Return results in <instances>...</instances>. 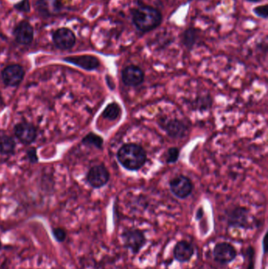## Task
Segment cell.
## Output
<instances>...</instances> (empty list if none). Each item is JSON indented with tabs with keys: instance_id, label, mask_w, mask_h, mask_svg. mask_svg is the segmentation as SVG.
<instances>
[{
	"instance_id": "obj_4",
	"label": "cell",
	"mask_w": 268,
	"mask_h": 269,
	"mask_svg": "<svg viewBox=\"0 0 268 269\" xmlns=\"http://www.w3.org/2000/svg\"><path fill=\"white\" fill-rule=\"evenodd\" d=\"M192 182L188 177L185 176H178L172 179L170 182V190L176 197L184 199L191 196L193 191Z\"/></svg>"
},
{
	"instance_id": "obj_18",
	"label": "cell",
	"mask_w": 268,
	"mask_h": 269,
	"mask_svg": "<svg viewBox=\"0 0 268 269\" xmlns=\"http://www.w3.org/2000/svg\"><path fill=\"white\" fill-rule=\"evenodd\" d=\"M121 113H122L121 107H120L118 103H112L106 107L102 116L104 117L105 119L108 120V121H115L121 115Z\"/></svg>"
},
{
	"instance_id": "obj_3",
	"label": "cell",
	"mask_w": 268,
	"mask_h": 269,
	"mask_svg": "<svg viewBox=\"0 0 268 269\" xmlns=\"http://www.w3.org/2000/svg\"><path fill=\"white\" fill-rule=\"evenodd\" d=\"M124 247L131 251L134 254L140 253L142 248L146 243V238L143 232L139 229L126 231L123 233L122 235Z\"/></svg>"
},
{
	"instance_id": "obj_14",
	"label": "cell",
	"mask_w": 268,
	"mask_h": 269,
	"mask_svg": "<svg viewBox=\"0 0 268 269\" xmlns=\"http://www.w3.org/2000/svg\"><path fill=\"white\" fill-rule=\"evenodd\" d=\"M15 133L17 138L24 144H31L36 138V129L35 127L28 123L17 125L15 127Z\"/></svg>"
},
{
	"instance_id": "obj_15",
	"label": "cell",
	"mask_w": 268,
	"mask_h": 269,
	"mask_svg": "<svg viewBox=\"0 0 268 269\" xmlns=\"http://www.w3.org/2000/svg\"><path fill=\"white\" fill-rule=\"evenodd\" d=\"M36 7L42 16H55L62 10V4L59 0H37Z\"/></svg>"
},
{
	"instance_id": "obj_5",
	"label": "cell",
	"mask_w": 268,
	"mask_h": 269,
	"mask_svg": "<svg viewBox=\"0 0 268 269\" xmlns=\"http://www.w3.org/2000/svg\"><path fill=\"white\" fill-rule=\"evenodd\" d=\"M215 261L221 265L231 263L237 257V251L233 245L229 243H219L213 250Z\"/></svg>"
},
{
	"instance_id": "obj_21",
	"label": "cell",
	"mask_w": 268,
	"mask_h": 269,
	"mask_svg": "<svg viewBox=\"0 0 268 269\" xmlns=\"http://www.w3.org/2000/svg\"><path fill=\"white\" fill-rule=\"evenodd\" d=\"M244 257H245L244 264H247L246 269H255V251H254L253 247H248L245 252Z\"/></svg>"
},
{
	"instance_id": "obj_27",
	"label": "cell",
	"mask_w": 268,
	"mask_h": 269,
	"mask_svg": "<svg viewBox=\"0 0 268 269\" xmlns=\"http://www.w3.org/2000/svg\"><path fill=\"white\" fill-rule=\"evenodd\" d=\"M204 216V211H203L202 208H200L197 212L196 214V220H201V218Z\"/></svg>"
},
{
	"instance_id": "obj_12",
	"label": "cell",
	"mask_w": 268,
	"mask_h": 269,
	"mask_svg": "<svg viewBox=\"0 0 268 269\" xmlns=\"http://www.w3.org/2000/svg\"><path fill=\"white\" fill-rule=\"evenodd\" d=\"M15 39L21 45H29L33 42L34 31L28 21H21L17 25L14 31Z\"/></svg>"
},
{
	"instance_id": "obj_8",
	"label": "cell",
	"mask_w": 268,
	"mask_h": 269,
	"mask_svg": "<svg viewBox=\"0 0 268 269\" xmlns=\"http://www.w3.org/2000/svg\"><path fill=\"white\" fill-rule=\"evenodd\" d=\"M227 222L233 228H250V212L243 207H236L228 213Z\"/></svg>"
},
{
	"instance_id": "obj_22",
	"label": "cell",
	"mask_w": 268,
	"mask_h": 269,
	"mask_svg": "<svg viewBox=\"0 0 268 269\" xmlns=\"http://www.w3.org/2000/svg\"><path fill=\"white\" fill-rule=\"evenodd\" d=\"M254 15L259 17L260 18L268 19V5L264 4L260 6H255L252 9Z\"/></svg>"
},
{
	"instance_id": "obj_26",
	"label": "cell",
	"mask_w": 268,
	"mask_h": 269,
	"mask_svg": "<svg viewBox=\"0 0 268 269\" xmlns=\"http://www.w3.org/2000/svg\"><path fill=\"white\" fill-rule=\"evenodd\" d=\"M27 155H28L30 162L36 163L38 161V157H37L36 150L35 149H31L29 150L27 153Z\"/></svg>"
},
{
	"instance_id": "obj_24",
	"label": "cell",
	"mask_w": 268,
	"mask_h": 269,
	"mask_svg": "<svg viewBox=\"0 0 268 269\" xmlns=\"http://www.w3.org/2000/svg\"><path fill=\"white\" fill-rule=\"evenodd\" d=\"M52 234H53L54 238H55V240L58 243H62L66 240L67 237V233L66 230L62 228H54L52 230Z\"/></svg>"
},
{
	"instance_id": "obj_20",
	"label": "cell",
	"mask_w": 268,
	"mask_h": 269,
	"mask_svg": "<svg viewBox=\"0 0 268 269\" xmlns=\"http://www.w3.org/2000/svg\"><path fill=\"white\" fill-rule=\"evenodd\" d=\"M82 143L86 146H92L98 148V149H101L103 145V138L91 132V133L88 134L83 139Z\"/></svg>"
},
{
	"instance_id": "obj_9",
	"label": "cell",
	"mask_w": 268,
	"mask_h": 269,
	"mask_svg": "<svg viewBox=\"0 0 268 269\" xmlns=\"http://www.w3.org/2000/svg\"><path fill=\"white\" fill-rule=\"evenodd\" d=\"M145 74L141 68L135 65L127 66L121 72V78L127 86H139L143 82Z\"/></svg>"
},
{
	"instance_id": "obj_2",
	"label": "cell",
	"mask_w": 268,
	"mask_h": 269,
	"mask_svg": "<svg viewBox=\"0 0 268 269\" xmlns=\"http://www.w3.org/2000/svg\"><path fill=\"white\" fill-rule=\"evenodd\" d=\"M117 159L127 170L137 171L145 164L147 156L143 148L135 143L125 144L117 152Z\"/></svg>"
},
{
	"instance_id": "obj_11",
	"label": "cell",
	"mask_w": 268,
	"mask_h": 269,
	"mask_svg": "<svg viewBox=\"0 0 268 269\" xmlns=\"http://www.w3.org/2000/svg\"><path fill=\"white\" fill-rule=\"evenodd\" d=\"M64 60L69 63L73 64L75 66L88 71L96 70L100 66V62L98 58L93 55L72 56L65 58Z\"/></svg>"
},
{
	"instance_id": "obj_29",
	"label": "cell",
	"mask_w": 268,
	"mask_h": 269,
	"mask_svg": "<svg viewBox=\"0 0 268 269\" xmlns=\"http://www.w3.org/2000/svg\"><path fill=\"white\" fill-rule=\"evenodd\" d=\"M246 1L247 2H252V3H256V2H260L261 0H246Z\"/></svg>"
},
{
	"instance_id": "obj_28",
	"label": "cell",
	"mask_w": 268,
	"mask_h": 269,
	"mask_svg": "<svg viewBox=\"0 0 268 269\" xmlns=\"http://www.w3.org/2000/svg\"><path fill=\"white\" fill-rule=\"evenodd\" d=\"M266 236L267 235H265L264 238H263V251H264V253H267L266 249H265V239H266Z\"/></svg>"
},
{
	"instance_id": "obj_6",
	"label": "cell",
	"mask_w": 268,
	"mask_h": 269,
	"mask_svg": "<svg viewBox=\"0 0 268 269\" xmlns=\"http://www.w3.org/2000/svg\"><path fill=\"white\" fill-rule=\"evenodd\" d=\"M54 43L61 50H69L75 45L76 36L71 29L61 28L56 30L52 36Z\"/></svg>"
},
{
	"instance_id": "obj_23",
	"label": "cell",
	"mask_w": 268,
	"mask_h": 269,
	"mask_svg": "<svg viewBox=\"0 0 268 269\" xmlns=\"http://www.w3.org/2000/svg\"><path fill=\"white\" fill-rule=\"evenodd\" d=\"M179 150L178 148H170V149H168V153H167L166 162L168 164L176 162L179 159Z\"/></svg>"
},
{
	"instance_id": "obj_30",
	"label": "cell",
	"mask_w": 268,
	"mask_h": 269,
	"mask_svg": "<svg viewBox=\"0 0 268 269\" xmlns=\"http://www.w3.org/2000/svg\"><path fill=\"white\" fill-rule=\"evenodd\" d=\"M2 247V243H1V241H0V249Z\"/></svg>"
},
{
	"instance_id": "obj_7",
	"label": "cell",
	"mask_w": 268,
	"mask_h": 269,
	"mask_svg": "<svg viewBox=\"0 0 268 269\" xmlns=\"http://www.w3.org/2000/svg\"><path fill=\"white\" fill-rule=\"evenodd\" d=\"M87 179L91 187L100 188L108 183L109 180V173L103 164L95 165L88 172Z\"/></svg>"
},
{
	"instance_id": "obj_16",
	"label": "cell",
	"mask_w": 268,
	"mask_h": 269,
	"mask_svg": "<svg viewBox=\"0 0 268 269\" xmlns=\"http://www.w3.org/2000/svg\"><path fill=\"white\" fill-rule=\"evenodd\" d=\"M195 253V249L191 243L186 241H179L176 243L173 251L175 259L180 263L188 262Z\"/></svg>"
},
{
	"instance_id": "obj_17",
	"label": "cell",
	"mask_w": 268,
	"mask_h": 269,
	"mask_svg": "<svg viewBox=\"0 0 268 269\" xmlns=\"http://www.w3.org/2000/svg\"><path fill=\"white\" fill-rule=\"evenodd\" d=\"M199 38V30L195 27H190L182 33V42L189 51L194 48Z\"/></svg>"
},
{
	"instance_id": "obj_1",
	"label": "cell",
	"mask_w": 268,
	"mask_h": 269,
	"mask_svg": "<svg viewBox=\"0 0 268 269\" xmlns=\"http://www.w3.org/2000/svg\"><path fill=\"white\" fill-rule=\"evenodd\" d=\"M131 21L138 31L143 33L153 31L160 26L162 15L159 10L145 4H139L131 10Z\"/></svg>"
},
{
	"instance_id": "obj_25",
	"label": "cell",
	"mask_w": 268,
	"mask_h": 269,
	"mask_svg": "<svg viewBox=\"0 0 268 269\" xmlns=\"http://www.w3.org/2000/svg\"><path fill=\"white\" fill-rule=\"evenodd\" d=\"M15 8L21 12H29L30 11V2L29 0H22L21 2L15 4Z\"/></svg>"
},
{
	"instance_id": "obj_10",
	"label": "cell",
	"mask_w": 268,
	"mask_h": 269,
	"mask_svg": "<svg viewBox=\"0 0 268 269\" xmlns=\"http://www.w3.org/2000/svg\"><path fill=\"white\" fill-rule=\"evenodd\" d=\"M25 76L24 69L19 65H11L3 70L2 72V80L5 85L15 87L20 85Z\"/></svg>"
},
{
	"instance_id": "obj_13",
	"label": "cell",
	"mask_w": 268,
	"mask_h": 269,
	"mask_svg": "<svg viewBox=\"0 0 268 269\" xmlns=\"http://www.w3.org/2000/svg\"><path fill=\"white\" fill-rule=\"evenodd\" d=\"M161 126L167 132L168 136L172 138H182L186 136V125L179 120H161Z\"/></svg>"
},
{
	"instance_id": "obj_19",
	"label": "cell",
	"mask_w": 268,
	"mask_h": 269,
	"mask_svg": "<svg viewBox=\"0 0 268 269\" xmlns=\"http://www.w3.org/2000/svg\"><path fill=\"white\" fill-rule=\"evenodd\" d=\"M15 142L12 138L0 136V154H11L15 151Z\"/></svg>"
}]
</instances>
